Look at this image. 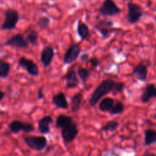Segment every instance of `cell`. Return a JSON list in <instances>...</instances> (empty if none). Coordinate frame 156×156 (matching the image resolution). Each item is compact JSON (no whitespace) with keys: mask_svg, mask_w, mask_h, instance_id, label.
<instances>
[{"mask_svg":"<svg viewBox=\"0 0 156 156\" xmlns=\"http://www.w3.org/2000/svg\"><path fill=\"white\" fill-rule=\"evenodd\" d=\"M89 54L88 53H83V54H82V56H80V60L82 61V62H86V61L88 60V59H89Z\"/></svg>","mask_w":156,"mask_h":156,"instance_id":"1f68e13d","label":"cell"},{"mask_svg":"<svg viewBox=\"0 0 156 156\" xmlns=\"http://www.w3.org/2000/svg\"><path fill=\"white\" fill-rule=\"evenodd\" d=\"M73 122V119L71 116L60 114L57 116L56 119V129H62L68 125L71 124Z\"/></svg>","mask_w":156,"mask_h":156,"instance_id":"ffe728a7","label":"cell"},{"mask_svg":"<svg viewBox=\"0 0 156 156\" xmlns=\"http://www.w3.org/2000/svg\"><path fill=\"white\" fill-rule=\"evenodd\" d=\"M82 52V49L79 44H73L69 46L66 53H64L62 62L64 65H69L77 60Z\"/></svg>","mask_w":156,"mask_h":156,"instance_id":"ba28073f","label":"cell"},{"mask_svg":"<svg viewBox=\"0 0 156 156\" xmlns=\"http://www.w3.org/2000/svg\"><path fill=\"white\" fill-rule=\"evenodd\" d=\"M156 97V86L155 83H149L145 86L141 95V102L147 104Z\"/></svg>","mask_w":156,"mask_h":156,"instance_id":"5bb4252c","label":"cell"},{"mask_svg":"<svg viewBox=\"0 0 156 156\" xmlns=\"http://www.w3.org/2000/svg\"><path fill=\"white\" fill-rule=\"evenodd\" d=\"M133 75L138 81L145 82L148 78V66L144 62H140L133 70Z\"/></svg>","mask_w":156,"mask_h":156,"instance_id":"9a60e30c","label":"cell"},{"mask_svg":"<svg viewBox=\"0 0 156 156\" xmlns=\"http://www.w3.org/2000/svg\"><path fill=\"white\" fill-rule=\"evenodd\" d=\"M142 156H156L155 153H152V152H149V151H146L144 154Z\"/></svg>","mask_w":156,"mask_h":156,"instance_id":"d6a6232c","label":"cell"},{"mask_svg":"<svg viewBox=\"0 0 156 156\" xmlns=\"http://www.w3.org/2000/svg\"><path fill=\"white\" fill-rule=\"evenodd\" d=\"M144 10L140 5L130 0L127 3V14L126 18L130 24H135L143 18Z\"/></svg>","mask_w":156,"mask_h":156,"instance_id":"7a4b0ae2","label":"cell"},{"mask_svg":"<svg viewBox=\"0 0 156 156\" xmlns=\"http://www.w3.org/2000/svg\"><path fill=\"white\" fill-rule=\"evenodd\" d=\"M114 21L108 18H104L100 20L97 24L94 25V29L99 32L102 36L103 39H107L112 34L118 30V28H114Z\"/></svg>","mask_w":156,"mask_h":156,"instance_id":"5b68a950","label":"cell"},{"mask_svg":"<svg viewBox=\"0 0 156 156\" xmlns=\"http://www.w3.org/2000/svg\"><path fill=\"white\" fill-rule=\"evenodd\" d=\"M54 55V49L51 46H47L43 49L41 53V61L44 68H48L51 65Z\"/></svg>","mask_w":156,"mask_h":156,"instance_id":"7c38bea8","label":"cell"},{"mask_svg":"<svg viewBox=\"0 0 156 156\" xmlns=\"http://www.w3.org/2000/svg\"><path fill=\"white\" fill-rule=\"evenodd\" d=\"M50 24V18L47 16L40 17L37 21V25L41 30L48 28Z\"/></svg>","mask_w":156,"mask_h":156,"instance_id":"83f0119b","label":"cell"},{"mask_svg":"<svg viewBox=\"0 0 156 156\" xmlns=\"http://www.w3.org/2000/svg\"><path fill=\"white\" fill-rule=\"evenodd\" d=\"M119 126H120V123L117 120H110L104 126H102L101 130L105 131V132H113V131H115L119 127Z\"/></svg>","mask_w":156,"mask_h":156,"instance_id":"4316f807","label":"cell"},{"mask_svg":"<svg viewBox=\"0 0 156 156\" xmlns=\"http://www.w3.org/2000/svg\"><path fill=\"white\" fill-rule=\"evenodd\" d=\"M5 92H3L2 90H0V102H1L2 101L3 99L5 98Z\"/></svg>","mask_w":156,"mask_h":156,"instance_id":"836d02e7","label":"cell"},{"mask_svg":"<svg viewBox=\"0 0 156 156\" xmlns=\"http://www.w3.org/2000/svg\"><path fill=\"white\" fill-rule=\"evenodd\" d=\"M9 129L12 133L18 134L21 131L24 133L34 132V126L30 123H24L19 120H14L9 124Z\"/></svg>","mask_w":156,"mask_h":156,"instance_id":"9c48e42d","label":"cell"},{"mask_svg":"<svg viewBox=\"0 0 156 156\" xmlns=\"http://www.w3.org/2000/svg\"><path fill=\"white\" fill-rule=\"evenodd\" d=\"M38 32L36 30H34V29H30L27 31V36H26V40H27V43L29 44V45H35L37 44V42L38 41Z\"/></svg>","mask_w":156,"mask_h":156,"instance_id":"d4e9b609","label":"cell"},{"mask_svg":"<svg viewBox=\"0 0 156 156\" xmlns=\"http://www.w3.org/2000/svg\"><path fill=\"white\" fill-rule=\"evenodd\" d=\"M52 103L59 109L66 110L69 108V103L67 101L66 95L62 91H59L53 96Z\"/></svg>","mask_w":156,"mask_h":156,"instance_id":"2e32d148","label":"cell"},{"mask_svg":"<svg viewBox=\"0 0 156 156\" xmlns=\"http://www.w3.org/2000/svg\"><path fill=\"white\" fill-rule=\"evenodd\" d=\"M37 98L39 99V100H42V99L44 98V91H43L42 88H40L39 89H38Z\"/></svg>","mask_w":156,"mask_h":156,"instance_id":"4dcf8cb0","label":"cell"},{"mask_svg":"<svg viewBox=\"0 0 156 156\" xmlns=\"http://www.w3.org/2000/svg\"><path fill=\"white\" fill-rule=\"evenodd\" d=\"M77 34L82 41H89L91 37V31L89 30V27L81 20L78 21Z\"/></svg>","mask_w":156,"mask_h":156,"instance_id":"ac0fdd59","label":"cell"},{"mask_svg":"<svg viewBox=\"0 0 156 156\" xmlns=\"http://www.w3.org/2000/svg\"><path fill=\"white\" fill-rule=\"evenodd\" d=\"M115 81L113 79H105L102 81L95 88L94 91L90 97L88 103L91 107H94L100 101L101 99L105 96L108 95L111 92H112L113 86Z\"/></svg>","mask_w":156,"mask_h":156,"instance_id":"6da1fadb","label":"cell"},{"mask_svg":"<svg viewBox=\"0 0 156 156\" xmlns=\"http://www.w3.org/2000/svg\"><path fill=\"white\" fill-rule=\"evenodd\" d=\"M53 118L51 116H45L38 120V129L43 135L49 134L50 133V125L53 123Z\"/></svg>","mask_w":156,"mask_h":156,"instance_id":"e0dca14e","label":"cell"},{"mask_svg":"<svg viewBox=\"0 0 156 156\" xmlns=\"http://www.w3.org/2000/svg\"><path fill=\"white\" fill-rule=\"evenodd\" d=\"M83 99L84 97L82 92L76 93L71 98V105H70V107H71V111L73 112H76V111H79L82 105Z\"/></svg>","mask_w":156,"mask_h":156,"instance_id":"d6986e66","label":"cell"},{"mask_svg":"<svg viewBox=\"0 0 156 156\" xmlns=\"http://www.w3.org/2000/svg\"><path fill=\"white\" fill-rule=\"evenodd\" d=\"M18 65L24 69L29 75L32 76H38L40 74V69L38 66L32 59L21 56L18 59Z\"/></svg>","mask_w":156,"mask_h":156,"instance_id":"30bf717a","label":"cell"},{"mask_svg":"<svg viewBox=\"0 0 156 156\" xmlns=\"http://www.w3.org/2000/svg\"><path fill=\"white\" fill-rule=\"evenodd\" d=\"M4 21L2 24L1 30H12L16 28V26L19 21V14L16 9H8L4 12Z\"/></svg>","mask_w":156,"mask_h":156,"instance_id":"3957f363","label":"cell"},{"mask_svg":"<svg viewBox=\"0 0 156 156\" xmlns=\"http://www.w3.org/2000/svg\"><path fill=\"white\" fill-rule=\"evenodd\" d=\"M125 88H126V85H125V84L123 82H114L112 89V93L114 95L117 94H121V93L123 92Z\"/></svg>","mask_w":156,"mask_h":156,"instance_id":"f1b7e54d","label":"cell"},{"mask_svg":"<svg viewBox=\"0 0 156 156\" xmlns=\"http://www.w3.org/2000/svg\"><path fill=\"white\" fill-rule=\"evenodd\" d=\"M4 45L18 49H25L28 47L29 44L22 34H15L5 42Z\"/></svg>","mask_w":156,"mask_h":156,"instance_id":"8fae6325","label":"cell"},{"mask_svg":"<svg viewBox=\"0 0 156 156\" xmlns=\"http://www.w3.org/2000/svg\"><path fill=\"white\" fill-rule=\"evenodd\" d=\"M62 79L66 81V88L68 89L77 88L79 85V80L77 77L76 72L73 69L69 70L66 74L62 76Z\"/></svg>","mask_w":156,"mask_h":156,"instance_id":"4fadbf2b","label":"cell"},{"mask_svg":"<svg viewBox=\"0 0 156 156\" xmlns=\"http://www.w3.org/2000/svg\"><path fill=\"white\" fill-rule=\"evenodd\" d=\"M88 61L90 65L91 66V67H93V68H97V67H98L100 66V61H99V59L97 57L89 58Z\"/></svg>","mask_w":156,"mask_h":156,"instance_id":"f546056e","label":"cell"},{"mask_svg":"<svg viewBox=\"0 0 156 156\" xmlns=\"http://www.w3.org/2000/svg\"><path fill=\"white\" fill-rule=\"evenodd\" d=\"M98 12L103 17H114L119 15L122 10L114 0H105Z\"/></svg>","mask_w":156,"mask_h":156,"instance_id":"8992f818","label":"cell"},{"mask_svg":"<svg viewBox=\"0 0 156 156\" xmlns=\"http://www.w3.org/2000/svg\"><path fill=\"white\" fill-rule=\"evenodd\" d=\"M11 66L9 62L0 59V79H6L9 76Z\"/></svg>","mask_w":156,"mask_h":156,"instance_id":"603a6c76","label":"cell"},{"mask_svg":"<svg viewBox=\"0 0 156 156\" xmlns=\"http://www.w3.org/2000/svg\"><path fill=\"white\" fill-rule=\"evenodd\" d=\"M76 74L78 75L79 79L82 81L83 83H86L87 81L89 79V78L91 76V73L90 71V69H88L87 68H83V67H79V68H78Z\"/></svg>","mask_w":156,"mask_h":156,"instance_id":"cb8c5ba5","label":"cell"},{"mask_svg":"<svg viewBox=\"0 0 156 156\" xmlns=\"http://www.w3.org/2000/svg\"><path fill=\"white\" fill-rule=\"evenodd\" d=\"M114 103H115V100L112 98H105L101 99V102L99 103L98 108L101 112L109 113V111H111V108L114 106Z\"/></svg>","mask_w":156,"mask_h":156,"instance_id":"44dd1931","label":"cell"},{"mask_svg":"<svg viewBox=\"0 0 156 156\" xmlns=\"http://www.w3.org/2000/svg\"><path fill=\"white\" fill-rule=\"evenodd\" d=\"M24 142L29 149L36 152H41L47 146V139L44 136H27Z\"/></svg>","mask_w":156,"mask_h":156,"instance_id":"277c9868","label":"cell"},{"mask_svg":"<svg viewBox=\"0 0 156 156\" xmlns=\"http://www.w3.org/2000/svg\"><path fill=\"white\" fill-rule=\"evenodd\" d=\"M125 111V105L121 101H115L114 106L109 111L111 115H119Z\"/></svg>","mask_w":156,"mask_h":156,"instance_id":"484cf974","label":"cell"},{"mask_svg":"<svg viewBox=\"0 0 156 156\" xmlns=\"http://www.w3.org/2000/svg\"><path fill=\"white\" fill-rule=\"evenodd\" d=\"M79 135L78 124L73 121L71 124L61 129V136L65 143H70L74 141Z\"/></svg>","mask_w":156,"mask_h":156,"instance_id":"52a82bcc","label":"cell"},{"mask_svg":"<svg viewBox=\"0 0 156 156\" xmlns=\"http://www.w3.org/2000/svg\"><path fill=\"white\" fill-rule=\"evenodd\" d=\"M145 146H149L156 143V131L153 129H147L144 131Z\"/></svg>","mask_w":156,"mask_h":156,"instance_id":"7402d4cb","label":"cell"}]
</instances>
